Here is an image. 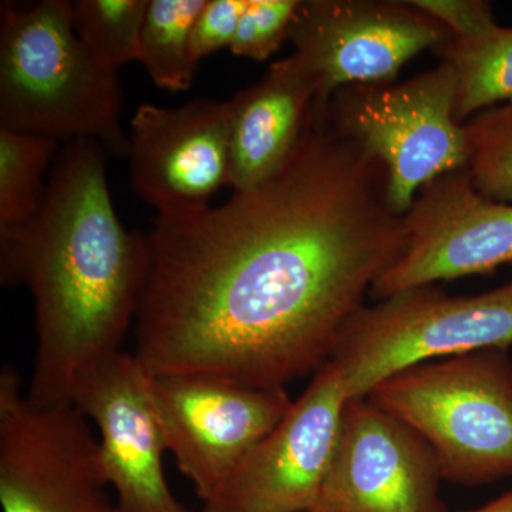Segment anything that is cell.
<instances>
[{
	"instance_id": "7",
	"label": "cell",
	"mask_w": 512,
	"mask_h": 512,
	"mask_svg": "<svg viewBox=\"0 0 512 512\" xmlns=\"http://www.w3.org/2000/svg\"><path fill=\"white\" fill-rule=\"evenodd\" d=\"M100 444L73 404H39L13 367L0 372L2 512H121Z\"/></svg>"
},
{
	"instance_id": "1",
	"label": "cell",
	"mask_w": 512,
	"mask_h": 512,
	"mask_svg": "<svg viewBox=\"0 0 512 512\" xmlns=\"http://www.w3.org/2000/svg\"><path fill=\"white\" fill-rule=\"evenodd\" d=\"M136 320L148 375L285 387L316 373L406 247L389 174L313 103L276 173L220 207L157 214Z\"/></svg>"
},
{
	"instance_id": "16",
	"label": "cell",
	"mask_w": 512,
	"mask_h": 512,
	"mask_svg": "<svg viewBox=\"0 0 512 512\" xmlns=\"http://www.w3.org/2000/svg\"><path fill=\"white\" fill-rule=\"evenodd\" d=\"M434 52L457 74L458 123L490 107L512 104V28L495 26L476 37L451 35Z\"/></svg>"
},
{
	"instance_id": "12",
	"label": "cell",
	"mask_w": 512,
	"mask_h": 512,
	"mask_svg": "<svg viewBox=\"0 0 512 512\" xmlns=\"http://www.w3.org/2000/svg\"><path fill=\"white\" fill-rule=\"evenodd\" d=\"M348 400L338 370L326 362L204 512H309L328 476Z\"/></svg>"
},
{
	"instance_id": "6",
	"label": "cell",
	"mask_w": 512,
	"mask_h": 512,
	"mask_svg": "<svg viewBox=\"0 0 512 512\" xmlns=\"http://www.w3.org/2000/svg\"><path fill=\"white\" fill-rule=\"evenodd\" d=\"M457 74L447 62L406 82L349 84L326 101V116L382 161L390 202L404 215L417 191L447 171L470 165L456 111Z\"/></svg>"
},
{
	"instance_id": "2",
	"label": "cell",
	"mask_w": 512,
	"mask_h": 512,
	"mask_svg": "<svg viewBox=\"0 0 512 512\" xmlns=\"http://www.w3.org/2000/svg\"><path fill=\"white\" fill-rule=\"evenodd\" d=\"M106 148L64 143L35 220L0 239V281L35 302L36 353L28 396L72 404L90 370L121 352L146 282L147 234L127 231L107 183Z\"/></svg>"
},
{
	"instance_id": "5",
	"label": "cell",
	"mask_w": 512,
	"mask_h": 512,
	"mask_svg": "<svg viewBox=\"0 0 512 512\" xmlns=\"http://www.w3.org/2000/svg\"><path fill=\"white\" fill-rule=\"evenodd\" d=\"M512 345V281L474 296H450L434 284L407 289L359 309L328 362L348 399L367 394L400 370Z\"/></svg>"
},
{
	"instance_id": "11",
	"label": "cell",
	"mask_w": 512,
	"mask_h": 512,
	"mask_svg": "<svg viewBox=\"0 0 512 512\" xmlns=\"http://www.w3.org/2000/svg\"><path fill=\"white\" fill-rule=\"evenodd\" d=\"M441 480L436 454L417 431L367 399H350L309 512H448Z\"/></svg>"
},
{
	"instance_id": "9",
	"label": "cell",
	"mask_w": 512,
	"mask_h": 512,
	"mask_svg": "<svg viewBox=\"0 0 512 512\" xmlns=\"http://www.w3.org/2000/svg\"><path fill=\"white\" fill-rule=\"evenodd\" d=\"M450 36L440 20L413 2L306 0L291 40L315 80L316 103L326 104L349 84L396 82L404 64Z\"/></svg>"
},
{
	"instance_id": "17",
	"label": "cell",
	"mask_w": 512,
	"mask_h": 512,
	"mask_svg": "<svg viewBox=\"0 0 512 512\" xmlns=\"http://www.w3.org/2000/svg\"><path fill=\"white\" fill-rule=\"evenodd\" d=\"M59 143L0 127V239L35 220L45 202L46 173Z\"/></svg>"
},
{
	"instance_id": "4",
	"label": "cell",
	"mask_w": 512,
	"mask_h": 512,
	"mask_svg": "<svg viewBox=\"0 0 512 512\" xmlns=\"http://www.w3.org/2000/svg\"><path fill=\"white\" fill-rule=\"evenodd\" d=\"M420 434L443 480L467 487L512 476V362L484 349L400 370L366 397Z\"/></svg>"
},
{
	"instance_id": "15",
	"label": "cell",
	"mask_w": 512,
	"mask_h": 512,
	"mask_svg": "<svg viewBox=\"0 0 512 512\" xmlns=\"http://www.w3.org/2000/svg\"><path fill=\"white\" fill-rule=\"evenodd\" d=\"M316 83L298 56L272 63L229 106V187L248 190L281 168L302 136Z\"/></svg>"
},
{
	"instance_id": "21",
	"label": "cell",
	"mask_w": 512,
	"mask_h": 512,
	"mask_svg": "<svg viewBox=\"0 0 512 512\" xmlns=\"http://www.w3.org/2000/svg\"><path fill=\"white\" fill-rule=\"evenodd\" d=\"M301 0H248L232 42V55L265 62L291 39Z\"/></svg>"
},
{
	"instance_id": "10",
	"label": "cell",
	"mask_w": 512,
	"mask_h": 512,
	"mask_svg": "<svg viewBox=\"0 0 512 512\" xmlns=\"http://www.w3.org/2000/svg\"><path fill=\"white\" fill-rule=\"evenodd\" d=\"M403 225L406 247L373 284L375 298L512 265V204L481 194L468 167L424 184Z\"/></svg>"
},
{
	"instance_id": "23",
	"label": "cell",
	"mask_w": 512,
	"mask_h": 512,
	"mask_svg": "<svg viewBox=\"0 0 512 512\" xmlns=\"http://www.w3.org/2000/svg\"><path fill=\"white\" fill-rule=\"evenodd\" d=\"M414 5L440 20L451 35L476 37L497 25L490 2L484 0H412Z\"/></svg>"
},
{
	"instance_id": "22",
	"label": "cell",
	"mask_w": 512,
	"mask_h": 512,
	"mask_svg": "<svg viewBox=\"0 0 512 512\" xmlns=\"http://www.w3.org/2000/svg\"><path fill=\"white\" fill-rule=\"evenodd\" d=\"M248 0H207L191 32V55L200 64L222 47H231Z\"/></svg>"
},
{
	"instance_id": "24",
	"label": "cell",
	"mask_w": 512,
	"mask_h": 512,
	"mask_svg": "<svg viewBox=\"0 0 512 512\" xmlns=\"http://www.w3.org/2000/svg\"><path fill=\"white\" fill-rule=\"evenodd\" d=\"M461 512H512V490L500 495V497L483 505V507Z\"/></svg>"
},
{
	"instance_id": "13",
	"label": "cell",
	"mask_w": 512,
	"mask_h": 512,
	"mask_svg": "<svg viewBox=\"0 0 512 512\" xmlns=\"http://www.w3.org/2000/svg\"><path fill=\"white\" fill-rule=\"evenodd\" d=\"M72 404L100 431L104 476L121 512H191L167 483L168 451L150 392V375L137 357L121 352L90 370Z\"/></svg>"
},
{
	"instance_id": "19",
	"label": "cell",
	"mask_w": 512,
	"mask_h": 512,
	"mask_svg": "<svg viewBox=\"0 0 512 512\" xmlns=\"http://www.w3.org/2000/svg\"><path fill=\"white\" fill-rule=\"evenodd\" d=\"M150 0H74L72 25L84 45L119 72L138 62Z\"/></svg>"
},
{
	"instance_id": "20",
	"label": "cell",
	"mask_w": 512,
	"mask_h": 512,
	"mask_svg": "<svg viewBox=\"0 0 512 512\" xmlns=\"http://www.w3.org/2000/svg\"><path fill=\"white\" fill-rule=\"evenodd\" d=\"M466 128L474 184L491 200L512 204V104L474 114Z\"/></svg>"
},
{
	"instance_id": "3",
	"label": "cell",
	"mask_w": 512,
	"mask_h": 512,
	"mask_svg": "<svg viewBox=\"0 0 512 512\" xmlns=\"http://www.w3.org/2000/svg\"><path fill=\"white\" fill-rule=\"evenodd\" d=\"M119 72L72 25V2L0 6V127L60 141L89 138L127 157Z\"/></svg>"
},
{
	"instance_id": "18",
	"label": "cell",
	"mask_w": 512,
	"mask_h": 512,
	"mask_svg": "<svg viewBox=\"0 0 512 512\" xmlns=\"http://www.w3.org/2000/svg\"><path fill=\"white\" fill-rule=\"evenodd\" d=\"M207 0H150L140 39V57L160 89L184 92L191 87L198 63L191 55V32Z\"/></svg>"
},
{
	"instance_id": "14",
	"label": "cell",
	"mask_w": 512,
	"mask_h": 512,
	"mask_svg": "<svg viewBox=\"0 0 512 512\" xmlns=\"http://www.w3.org/2000/svg\"><path fill=\"white\" fill-rule=\"evenodd\" d=\"M127 157L133 190L158 214L210 205L212 195L229 185L228 101L140 104Z\"/></svg>"
},
{
	"instance_id": "8",
	"label": "cell",
	"mask_w": 512,
	"mask_h": 512,
	"mask_svg": "<svg viewBox=\"0 0 512 512\" xmlns=\"http://www.w3.org/2000/svg\"><path fill=\"white\" fill-rule=\"evenodd\" d=\"M150 392L168 451L204 505L293 404L285 387L214 375H150Z\"/></svg>"
}]
</instances>
